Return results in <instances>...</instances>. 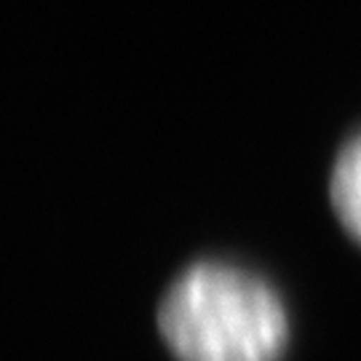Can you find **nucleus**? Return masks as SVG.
<instances>
[{
  "instance_id": "nucleus-1",
  "label": "nucleus",
  "mask_w": 361,
  "mask_h": 361,
  "mask_svg": "<svg viewBox=\"0 0 361 361\" xmlns=\"http://www.w3.org/2000/svg\"><path fill=\"white\" fill-rule=\"evenodd\" d=\"M158 332L177 361H279L289 322L262 279L225 262L180 273L158 305Z\"/></svg>"
},
{
  "instance_id": "nucleus-2",
  "label": "nucleus",
  "mask_w": 361,
  "mask_h": 361,
  "mask_svg": "<svg viewBox=\"0 0 361 361\" xmlns=\"http://www.w3.org/2000/svg\"><path fill=\"white\" fill-rule=\"evenodd\" d=\"M329 198L343 228L361 244V134L345 142L329 180Z\"/></svg>"
}]
</instances>
